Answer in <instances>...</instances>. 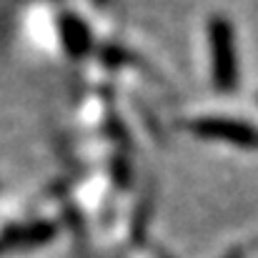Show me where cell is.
Instances as JSON below:
<instances>
[{
    "instance_id": "cell-1",
    "label": "cell",
    "mask_w": 258,
    "mask_h": 258,
    "mask_svg": "<svg viewBox=\"0 0 258 258\" xmlns=\"http://www.w3.org/2000/svg\"><path fill=\"white\" fill-rule=\"evenodd\" d=\"M208 45H211V71L213 83L221 93H231L238 86V53H236V33L223 15H213L208 20Z\"/></svg>"
},
{
    "instance_id": "cell-2",
    "label": "cell",
    "mask_w": 258,
    "mask_h": 258,
    "mask_svg": "<svg viewBox=\"0 0 258 258\" xmlns=\"http://www.w3.org/2000/svg\"><path fill=\"white\" fill-rule=\"evenodd\" d=\"M190 131L203 136V138H218L233 146H243V148H253L258 146V131L253 125H248L246 120L238 118H198L190 123Z\"/></svg>"
}]
</instances>
